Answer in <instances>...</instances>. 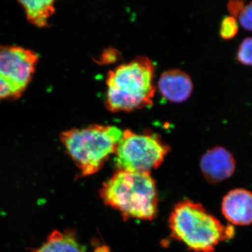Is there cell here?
Instances as JSON below:
<instances>
[{
    "label": "cell",
    "mask_w": 252,
    "mask_h": 252,
    "mask_svg": "<svg viewBox=\"0 0 252 252\" xmlns=\"http://www.w3.org/2000/svg\"><path fill=\"white\" fill-rule=\"evenodd\" d=\"M30 252H85L72 230H55L39 248Z\"/></svg>",
    "instance_id": "obj_10"
},
{
    "label": "cell",
    "mask_w": 252,
    "mask_h": 252,
    "mask_svg": "<svg viewBox=\"0 0 252 252\" xmlns=\"http://www.w3.org/2000/svg\"><path fill=\"white\" fill-rule=\"evenodd\" d=\"M237 61L245 66H252V36L245 38L238 46Z\"/></svg>",
    "instance_id": "obj_13"
},
{
    "label": "cell",
    "mask_w": 252,
    "mask_h": 252,
    "mask_svg": "<svg viewBox=\"0 0 252 252\" xmlns=\"http://www.w3.org/2000/svg\"><path fill=\"white\" fill-rule=\"evenodd\" d=\"M28 22L36 28L47 27L49 19L55 12V1L51 0L19 1Z\"/></svg>",
    "instance_id": "obj_11"
},
{
    "label": "cell",
    "mask_w": 252,
    "mask_h": 252,
    "mask_svg": "<svg viewBox=\"0 0 252 252\" xmlns=\"http://www.w3.org/2000/svg\"><path fill=\"white\" fill-rule=\"evenodd\" d=\"M170 147L156 134L123 131L116 150L117 170L150 173L161 165Z\"/></svg>",
    "instance_id": "obj_5"
},
{
    "label": "cell",
    "mask_w": 252,
    "mask_h": 252,
    "mask_svg": "<svg viewBox=\"0 0 252 252\" xmlns=\"http://www.w3.org/2000/svg\"><path fill=\"white\" fill-rule=\"evenodd\" d=\"M100 198L120 212L124 220H151L157 215V185L147 172L117 170L102 185Z\"/></svg>",
    "instance_id": "obj_1"
},
{
    "label": "cell",
    "mask_w": 252,
    "mask_h": 252,
    "mask_svg": "<svg viewBox=\"0 0 252 252\" xmlns=\"http://www.w3.org/2000/svg\"><path fill=\"white\" fill-rule=\"evenodd\" d=\"M155 66L146 56L121 64L107 74L106 107L112 112L151 106L155 95Z\"/></svg>",
    "instance_id": "obj_2"
},
{
    "label": "cell",
    "mask_w": 252,
    "mask_h": 252,
    "mask_svg": "<svg viewBox=\"0 0 252 252\" xmlns=\"http://www.w3.org/2000/svg\"><path fill=\"white\" fill-rule=\"evenodd\" d=\"M172 238L195 252H215L219 244L235 235L232 225H223L201 204L185 200L177 203L169 218Z\"/></svg>",
    "instance_id": "obj_3"
},
{
    "label": "cell",
    "mask_w": 252,
    "mask_h": 252,
    "mask_svg": "<svg viewBox=\"0 0 252 252\" xmlns=\"http://www.w3.org/2000/svg\"><path fill=\"white\" fill-rule=\"evenodd\" d=\"M245 5V1H240V0H231V1H228L226 6L230 16L238 19L239 15L243 11Z\"/></svg>",
    "instance_id": "obj_15"
},
{
    "label": "cell",
    "mask_w": 252,
    "mask_h": 252,
    "mask_svg": "<svg viewBox=\"0 0 252 252\" xmlns=\"http://www.w3.org/2000/svg\"><path fill=\"white\" fill-rule=\"evenodd\" d=\"M221 211L223 216L231 224H252V192L243 189L230 190L222 200Z\"/></svg>",
    "instance_id": "obj_8"
},
{
    "label": "cell",
    "mask_w": 252,
    "mask_h": 252,
    "mask_svg": "<svg viewBox=\"0 0 252 252\" xmlns=\"http://www.w3.org/2000/svg\"><path fill=\"white\" fill-rule=\"evenodd\" d=\"M200 170L205 180L216 185L230 178L236 170V161L231 152L223 147H215L203 154Z\"/></svg>",
    "instance_id": "obj_7"
},
{
    "label": "cell",
    "mask_w": 252,
    "mask_h": 252,
    "mask_svg": "<svg viewBox=\"0 0 252 252\" xmlns=\"http://www.w3.org/2000/svg\"><path fill=\"white\" fill-rule=\"evenodd\" d=\"M158 87L167 100L180 103L189 98L193 92V83L184 71L170 69L160 75Z\"/></svg>",
    "instance_id": "obj_9"
},
{
    "label": "cell",
    "mask_w": 252,
    "mask_h": 252,
    "mask_svg": "<svg viewBox=\"0 0 252 252\" xmlns=\"http://www.w3.org/2000/svg\"><path fill=\"white\" fill-rule=\"evenodd\" d=\"M39 56L22 46H0V101L22 96L31 84Z\"/></svg>",
    "instance_id": "obj_6"
},
{
    "label": "cell",
    "mask_w": 252,
    "mask_h": 252,
    "mask_svg": "<svg viewBox=\"0 0 252 252\" xmlns=\"http://www.w3.org/2000/svg\"><path fill=\"white\" fill-rule=\"evenodd\" d=\"M239 24L245 31L252 32V1L245 5L238 18Z\"/></svg>",
    "instance_id": "obj_14"
},
{
    "label": "cell",
    "mask_w": 252,
    "mask_h": 252,
    "mask_svg": "<svg viewBox=\"0 0 252 252\" xmlns=\"http://www.w3.org/2000/svg\"><path fill=\"white\" fill-rule=\"evenodd\" d=\"M239 23L238 19L233 16H228L223 18L220 25V37L225 40L233 39L238 34Z\"/></svg>",
    "instance_id": "obj_12"
},
{
    "label": "cell",
    "mask_w": 252,
    "mask_h": 252,
    "mask_svg": "<svg viewBox=\"0 0 252 252\" xmlns=\"http://www.w3.org/2000/svg\"><path fill=\"white\" fill-rule=\"evenodd\" d=\"M123 131L116 126L92 125L61 134V141L83 177L100 170L116 150Z\"/></svg>",
    "instance_id": "obj_4"
}]
</instances>
